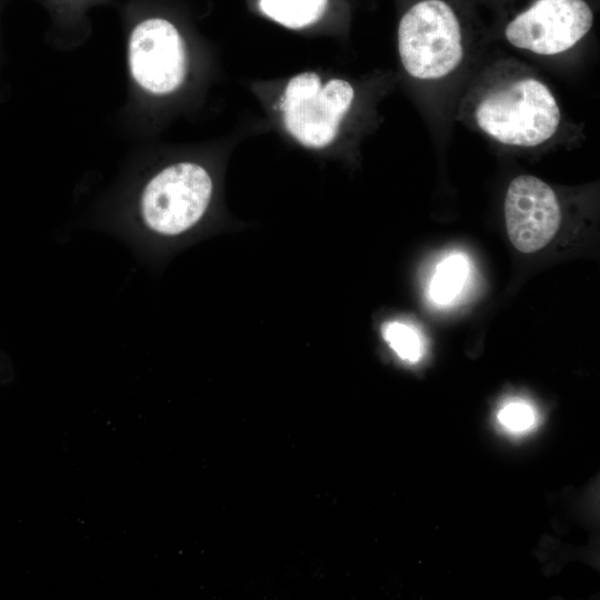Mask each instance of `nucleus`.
I'll return each instance as SVG.
<instances>
[{"label":"nucleus","mask_w":600,"mask_h":600,"mask_svg":"<svg viewBox=\"0 0 600 600\" xmlns=\"http://www.w3.org/2000/svg\"><path fill=\"white\" fill-rule=\"evenodd\" d=\"M213 193L208 170L194 162L170 164L143 186L138 222L148 239H177L196 228Z\"/></svg>","instance_id":"1"},{"label":"nucleus","mask_w":600,"mask_h":600,"mask_svg":"<svg viewBox=\"0 0 600 600\" xmlns=\"http://www.w3.org/2000/svg\"><path fill=\"white\" fill-rule=\"evenodd\" d=\"M560 117L549 88L533 78L491 90L476 109V120L483 132L503 144L518 147H534L549 140Z\"/></svg>","instance_id":"2"},{"label":"nucleus","mask_w":600,"mask_h":600,"mask_svg":"<svg viewBox=\"0 0 600 600\" xmlns=\"http://www.w3.org/2000/svg\"><path fill=\"white\" fill-rule=\"evenodd\" d=\"M398 47L410 76L423 80L442 78L457 68L463 56L459 20L441 0L420 1L400 20Z\"/></svg>","instance_id":"3"},{"label":"nucleus","mask_w":600,"mask_h":600,"mask_svg":"<svg viewBox=\"0 0 600 600\" xmlns=\"http://www.w3.org/2000/svg\"><path fill=\"white\" fill-rule=\"evenodd\" d=\"M354 98L352 86L333 78L322 83L319 74L302 72L291 78L281 100L283 123L301 144L320 149L337 137Z\"/></svg>","instance_id":"4"},{"label":"nucleus","mask_w":600,"mask_h":600,"mask_svg":"<svg viewBox=\"0 0 600 600\" xmlns=\"http://www.w3.org/2000/svg\"><path fill=\"white\" fill-rule=\"evenodd\" d=\"M592 22L583 0H538L507 26L506 38L517 48L551 56L572 48Z\"/></svg>","instance_id":"5"},{"label":"nucleus","mask_w":600,"mask_h":600,"mask_svg":"<svg viewBox=\"0 0 600 600\" xmlns=\"http://www.w3.org/2000/svg\"><path fill=\"white\" fill-rule=\"evenodd\" d=\"M130 71L136 82L154 94L176 91L184 80L187 58L178 29L162 18L134 27L129 40Z\"/></svg>","instance_id":"6"},{"label":"nucleus","mask_w":600,"mask_h":600,"mask_svg":"<svg viewBox=\"0 0 600 600\" xmlns=\"http://www.w3.org/2000/svg\"><path fill=\"white\" fill-rule=\"evenodd\" d=\"M504 217L509 239L523 253L546 247L557 233L561 212L553 190L537 177L514 178L507 190Z\"/></svg>","instance_id":"7"},{"label":"nucleus","mask_w":600,"mask_h":600,"mask_svg":"<svg viewBox=\"0 0 600 600\" xmlns=\"http://www.w3.org/2000/svg\"><path fill=\"white\" fill-rule=\"evenodd\" d=\"M260 11L289 29H302L319 21L328 0H259Z\"/></svg>","instance_id":"8"},{"label":"nucleus","mask_w":600,"mask_h":600,"mask_svg":"<svg viewBox=\"0 0 600 600\" xmlns=\"http://www.w3.org/2000/svg\"><path fill=\"white\" fill-rule=\"evenodd\" d=\"M468 274V263L462 254L454 253L437 267L430 284L432 299L441 304L453 300L461 291Z\"/></svg>","instance_id":"9"},{"label":"nucleus","mask_w":600,"mask_h":600,"mask_svg":"<svg viewBox=\"0 0 600 600\" xmlns=\"http://www.w3.org/2000/svg\"><path fill=\"white\" fill-rule=\"evenodd\" d=\"M382 337L397 356L407 362L416 363L423 354V344L418 332L410 326L399 322H386Z\"/></svg>","instance_id":"10"},{"label":"nucleus","mask_w":600,"mask_h":600,"mask_svg":"<svg viewBox=\"0 0 600 600\" xmlns=\"http://www.w3.org/2000/svg\"><path fill=\"white\" fill-rule=\"evenodd\" d=\"M498 426L508 434L523 436L537 427L538 413L534 407L521 399L504 402L497 412Z\"/></svg>","instance_id":"11"}]
</instances>
